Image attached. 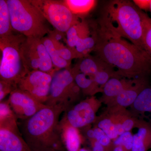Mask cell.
<instances>
[{"label":"cell","mask_w":151,"mask_h":151,"mask_svg":"<svg viewBox=\"0 0 151 151\" xmlns=\"http://www.w3.org/2000/svg\"><path fill=\"white\" fill-rule=\"evenodd\" d=\"M94 51L97 57L117 69L122 78H147L151 71V58L132 42L99 24Z\"/></svg>","instance_id":"6da1fadb"},{"label":"cell","mask_w":151,"mask_h":151,"mask_svg":"<svg viewBox=\"0 0 151 151\" xmlns=\"http://www.w3.org/2000/svg\"><path fill=\"white\" fill-rule=\"evenodd\" d=\"M69 105L47 106L24 120L22 134L32 150L64 151L59 118Z\"/></svg>","instance_id":"7a4b0ae2"},{"label":"cell","mask_w":151,"mask_h":151,"mask_svg":"<svg viewBox=\"0 0 151 151\" xmlns=\"http://www.w3.org/2000/svg\"><path fill=\"white\" fill-rule=\"evenodd\" d=\"M99 24L145 51L141 9L134 2L126 0L109 2L103 9Z\"/></svg>","instance_id":"3957f363"},{"label":"cell","mask_w":151,"mask_h":151,"mask_svg":"<svg viewBox=\"0 0 151 151\" xmlns=\"http://www.w3.org/2000/svg\"><path fill=\"white\" fill-rule=\"evenodd\" d=\"M13 30L27 37L42 38L50 32L46 19L31 1L7 0Z\"/></svg>","instance_id":"277c9868"},{"label":"cell","mask_w":151,"mask_h":151,"mask_svg":"<svg viewBox=\"0 0 151 151\" xmlns=\"http://www.w3.org/2000/svg\"><path fill=\"white\" fill-rule=\"evenodd\" d=\"M25 38L21 34H13L0 38L1 80L17 86L20 80L29 72L24 65L21 53L22 43Z\"/></svg>","instance_id":"5b68a950"},{"label":"cell","mask_w":151,"mask_h":151,"mask_svg":"<svg viewBox=\"0 0 151 151\" xmlns=\"http://www.w3.org/2000/svg\"><path fill=\"white\" fill-rule=\"evenodd\" d=\"M81 89L75 81L70 67L55 70L52 76L49 94L45 105L54 106L59 104H70L79 97Z\"/></svg>","instance_id":"8992f818"},{"label":"cell","mask_w":151,"mask_h":151,"mask_svg":"<svg viewBox=\"0 0 151 151\" xmlns=\"http://www.w3.org/2000/svg\"><path fill=\"white\" fill-rule=\"evenodd\" d=\"M42 39L26 37L21 46L23 62L29 71L40 70L53 75L55 70Z\"/></svg>","instance_id":"52a82bcc"},{"label":"cell","mask_w":151,"mask_h":151,"mask_svg":"<svg viewBox=\"0 0 151 151\" xmlns=\"http://www.w3.org/2000/svg\"><path fill=\"white\" fill-rule=\"evenodd\" d=\"M49 22L59 32H66L80 21L78 16L71 12L64 1H31Z\"/></svg>","instance_id":"ba28073f"},{"label":"cell","mask_w":151,"mask_h":151,"mask_svg":"<svg viewBox=\"0 0 151 151\" xmlns=\"http://www.w3.org/2000/svg\"><path fill=\"white\" fill-rule=\"evenodd\" d=\"M102 102L95 96L89 97L66 111L62 119L75 128H82L95 122Z\"/></svg>","instance_id":"9c48e42d"},{"label":"cell","mask_w":151,"mask_h":151,"mask_svg":"<svg viewBox=\"0 0 151 151\" xmlns=\"http://www.w3.org/2000/svg\"><path fill=\"white\" fill-rule=\"evenodd\" d=\"M52 76L40 70H31L20 80L17 86L45 104L48 99Z\"/></svg>","instance_id":"30bf717a"},{"label":"cell","mask_w":151,"mask_h":151,"mask_svg":"<svg viewBox=\"0 0 151 151\" xmlns=\"http://www.w3.org/2000/svg\"><path fill=\"white\" fill-rule=\"evenodd\" d=\"M66 34L68 47L75 50L82 58L94 50L97 41L96 32L90 35L89 28L85 22L79 21Z\"/></svg>","instance_id":"8fae6325"},{"label":"cell","mask_w":151,"mask_h":151,"mask_svg":"<svg viewBox=\"0 0 151 151\" xmlns=\"http://www.w3.org/2000/svg\"><path fill=\"white\" fill-rule=\"evenodd\" d=\"M0 151H32L19 130L17 118L0 122Z\"/></svg>","instance_id":"7c38bea8"},{"label":"cell","mask_w":151,"mask_h":151,"mask_svg":"<svg viewBox=\"0 0 151 151\" xmlns=\"http://www.w3.org/2000/svg\"><path fill=\"white\" fill-rule=\"evenodd\" d=\"M9 104L17 119L25 120L46 107L27 92L17 88L9 94Z\"/></svg>","instance_id":"4fadbf2b"},{"label":"cell","mask_w":151,"mask_h":151,"mask_svg":"<svg viewBox=\"0 0 151 151\" xmlns=\"http://www.w3.org/2000/svg\"><path fill=\"white\" fill-rule=\"evenodd\" d=\"M147 86V78H137L132 85L105 104L107 107L119 106L127 108L131 107L141 91Z\"/></svg>","instance_id":"5bb4252c"},{"label":"cell","mask_w":151,"mask_h":151,"mask_svg":"<svg viewBox=\"0 0 151 151\" xmlns=\"http://www.w3.org/2000/svg\"><path fill=\"white\" fill-rule=\"evenodd\" d=\"M136 79H129L125 78L113 77L105 84L103 88V96L100 98L102 103L115 98L129 86L134 83Z\"/></svg>","instance_id":"9a60e30c"},{"label":"cell","mask_w":151,"mask_h":151,"mask_svg":"<svg viewBox=\"0 0 151 151\" xmlns=\"http://www.w3.org/2000/svg\"><path fill=\"white\" fill-rule=\"evenodd\" d=\"M61 135L65 149L68 151H78L81 149L82 139L78 129L67 122H60Z\"/></svg>","instance_id":"2e32d148"},{"label":"cell","mask_w":151,"mask_h":151,"mask_svg":"<svg viewBox=\"0 0 151 151\" xmlns=\"http://www.w3.org/2000/svg\"><path fill=\"white\" fill-rule=\"evenodd\" d=\"M138 131L134 135L132 151H148L151 149V125L139 120Z\"/></svg>","instance_id":"e0dca14e"},{"label":"cell","mask_w":151,"mask_h":151,"mask_svg":"<svg viewBox=\"0 0 151 151\" xmlns=\"http://www.w3.org/2000/svg\"><path fill=\"white\" fill-rule=\"evenodd\" d=\"M72 69L76 83L84 95L92 97L98 92L103 93V89L96 84L93 78L81 73L75 66Z\"/></svg>","instance_id":"ac0fdd59"},{"label":"cell","mask_w":151,"mask_h":151,"mask_svg":"<svg viewBox=\"0 0 151 151\" xmlns=\"http://www.w3.org/2000/svg\"><path fill=\"white\" fill-rule=\"evenodd\" d=\"M108 65V64L97 57L94 58L88 55L80 59L75 66L81 73L93 78L97 72Z\"/></svg>","instance_id":"d6986e66"},{"label":"cell","mask_w":151,"mask_h":151,"mask_svg":"<svg viewBox=\"0 0 151 151\" xmlns=\"http://www.w3.org/2000/svg\"><path fill=\"white\" fill-rule=\"evenodd\" d=\"M130 107L132 114L151 113V87L148 86L145 87Z\"/></svg>","instance_id":"ffe728a7"},{"label":"cell","mask_w":151,"mask_h":151,"mask_svg":"<svg viewBox=\"0 0 151 151\" xmlns=\"http://www.w3.org/2000/svg\"><path fill=\"white\" fill-rule=\"evenodd\" d=\"M42 40L50 56L55 70L70 67L71 63L63 59L60 56L55 45L52 36H45Z\"/></svg>","instance_id":"44dd1931"},{"label":"cell","mask_w":151,"mask_h":151,"mask_svg":"<svg viewBox=\"0 0 151 151\" xmlns=\"http://www.w3.org/2000/svg\"><path fill=\"white\" fill-rule=\"evenodd\" d=\"M12 30L6 1L0 0V38L12 35Z\"/></svg>","instance_id":"7402d4cb"},{"label":"cell","mask_w":151,"mask_h":151,"mask_svg":"<svg viewBox=\"0 0 151 151\" xmlns=\"http://www.w3.org/2000/svg\"><path fill=\"white\" fill-rule=\"evenodd\" d=\"M64 3L74 15L85 14L94 8L97 3L94 0H66Z\"/></svg>","instance_id":"603a6c76"},{"label":"cell","mask_w":151,"mask_h":151,"mask_svg":"<svg viewBox=\"0 0 151 151\" xmlns=\"http://www.w3.org/2000/svg\"><path fill=\"white\" fill-rule=\"evenodd\" d=\"M141 14L143 27V48L151 58V18L142 10Z\"/></svg>","instance_id":"cb8c5ba5"},{"label":"cell","mask_w":151,"mask_h":151,"mask_svg":"<svg viewBox=\"0 0 151 151\" xmlns=\"http://www.w3.org/2000/svg\"><path fill=\"white\" fill-rule=\"evenodd\" d=\"M96 122L97 127L103 130L105 134L107 135L112 140L114 141L119 137L117 134L116 126L105 113L98 119L97 118L94 122Z\"/></svg>","instance_id":"d4e9b609"},{"label":"cell","mask_w":151,"mask_h":151,"mask_svg":"<svg viewBox=\"0 0 151 151\" xmlns=\"http://www.w3.org/2000/svg\"><path fill=\"white\" fill-rule=\"evenodd\" d=\"M113 77L122 78L119 76L114 68L108 65L105 68L97 72L93 77V79L96 84L103 89L105 84Z\"/></svg>","instance_id":"484cf974"},{"label":"cell","mask_w":151,"mask_h":151,"mask_svg":"<svg viewBox=\"0 0 151 151\" xmlns=\"http://www.w3.org/2000/svg\"><path fill=\"white\" fill-rule=\"evenodd\" d=\"M52 38L58 53L63 59L65 60L68 62L71 63V60L73 59L82 58V57L75 50L69 48V47L63 46L60 42H59L56 38L54 37H52Z\"/></svg>","instance_id":"4316f807"},{"label":"cell","mask_w":151,"mask_h":151,"mask_svg":"<svg viewBox=\"0 0 151 151\" xmlns=\"http://www.w3.org/2000/svg\"><path fill=\"white\" fill-rule=\"evenodd\" d=\"M133 139L134 135L131 132H126L114 140L113 144L115 145L123 146L127 151H132Z\"/></svg>","instance_id":"83f0119b"},{"label":"cell","mask_w":151,"mask_h":151,"mask_svg":"<svg viewBox=\"0 0 151 151\" xmlns=\"http://www.w3.org/2000/svg\"><path fill=\"white\" fill-rule=\"evenodd\" d=\"M17 118L7 100L0 103V122Z\"/></svg>","instance_id":"f1b7e54d"},{"label":"cell","mask_w":151,"mask_h":151,"mask_svg":"<svg viewBox=\"0 0 151 151\" xmlns=\"http://www.w3.org/2000/svg\"><path fill=\"white\" fill-rule=\"evenodd\" d=\"M17 88V86L14 84L0 80V101H3L7 95Z\"/></svg>","instance_id":"f546056e"},{"label":"cell","mask_w":151,"mask_h":151,"mask_svg":"<svg viewBox=\"0 0 151 151\" xmlns=\"http://www.w3.org/2000/svg\"><path fill=\"white\" fill-rule=\"evenodd\" d=\"M97 141H98L100 144H101L105 148L108 149L110 151V149L111 148L113 143H112V141H111L112 140L107 135H104Z\"/></svg>","instance_id":"4dcf8cb0"},{"label":"cell","mask_w":151,"mask_h":151,"mask_svg":"<svg viewBox=\"0 0 151 151\" xmlns=\"http://www.w3.org/2000/svg\"><path fill=\"white\" fill-rule=\"evenodd\" d=\"M133 2L142 11L149 10L150 0H134Z\"/></svg>","instance_id":"1f68e13d"},{"label":"cell","mask_w":151,"mask_h":151,"mask_svg":"<svg viewBox=\"0 0 151 151\" xmlns=\"http://www.w3.org/2000/svg\"><path fill=\"white\" fill-rule=\"evenodd\" d=\"M91 142L92 151H109L108 149L102 145L96 140L92 139Z\"/></svg>","instance_id":"d6a6232c"},{"label":"cell","mask_w":151,"mask_h":151,"mask_svg":"<svg viewBox=\"0 0 151 151\" xmlns=\"http://www.w3.org/2000/svg\"><path fill=\"white\" fill-rule=\"evenodd\" d=\"M93 130L94 131V139L96 140H97L102 136L105 134V132H103V130L97 127L94 128Z\"/></svg>","instance_id":"836d02e7"},{"label":"cell","mask_w":151,"mask_h":151,"mask_svg":"<svg viewBox=\"0 0 151 151\" xmlns=\"http://www.w3.org/2000/svg\"><path fill=\"white\" fill-rule=\"evenodd\" d=\"M110 151H127L124 147L120 145H115L112 144Z\"/></svg>","instance_id":"e575fe53"},{"label":"cell","mask_w":151,"mask_h":151,"mask_svg":"<svg viewBox=\"0 0 151 151\" xmlns=\"http://www.w3.org/2000/svg\"><path fill=\"white\" fill-rule=\"evenodd\" d=\"M87 136L90 138V139H94V131L93 129L89 130L87 132Z\"/></svg>","instance_id":"d590c367"},{"label":"cell","mask_w":151,"mask_h":151,"mask_svg":"<svg viewBox=\"0 0 151 151\" xmlns=\"http://www.w3.org/2000/svg\"><path fill=\"white\" fill-rule=\"evenodd\" d=\"M149 11L151 13V0H150V5H149Z\"/></svg>","instance_id":"8d00e7d4"},{"label":"cell","mask_w":151,"mask_h":151,"mask_svg":"<svg viewBox=\"0 0 151 151\" xmlns=\"http://www.w3.org/2000/svg\"><path fill=\"white\" fill-rule=\"evenodd\" d=\"M78 151H89L88 150H86V149L84 148H81Z\"/></svg>","instance_id":"74e56055"},{"label":"cell","mask_w":151,"mask_h":151,"mask_svg":"<svg viewBox=\"0 0 151 151\" xmlns=\"http://www.w3.org/2000/svg\"><path fill=\"white\" fill-rule=\"evenodd\" d=\"M32 151H45L42 150H32Z\"/></svg>","instance_id":"f35d334b"}]
</instances>
